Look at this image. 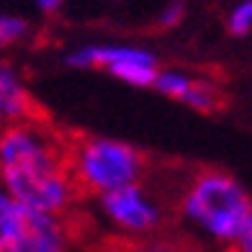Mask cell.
I'll return each mask as SVG.
<instances>
[{"instance_id": "obj_1", "label": "cell", "mask_w": 252, "mask_h": 252, "mask_svg": "<svg viewBox=\"0 0 252 252\" xmlns=\"http://www.w3.org/2000/svg\"><path fill=\"white\" fill-rule=\"evenodd\" d=\"M70 142L31 116L0 129V186L26 211L70 219L80 203V190L67 159Z\"/></svg>"}, {"instance_id": "obj_2", "label": "cell", "mask_w": 252, "mask_h": 252, "mask_svg": "<svg viewBox=\"0 0 252 252\" xmlns=\"http://www.w3.org/2000/svg\"><path fill=\"white\" fill-rule=\"evenodd\" d=\"M175 214L201 252H229L252 214V198L234 175L209 167L180 186Z\"/></svg>"}, {"instance_id": "obj_3", "label": "cell", "mask_w": 252, "mask_h": 252, "mask_svg": "<svg viewBox=\"0 0 252 252\" xmlns=\"http://www.w3.org/2000/svg\"><path fill=\"white\" fill-rule=\"evenodd\" d=\"M67 159L80 196L88 198H98L150 175L147 155L131 142L113 136H77L67 147Z\"/></svg>"}, {"instance_id": "obj_4", "label": "cell", "mask_w": 252, "mask_h": 252, "mask_svg": "<svg viewBox=\"0 0 252 252\" xmlns=\"http://www.w3.org/2000/svg\"><path fill=\"white\" fill-rule=\"evenodd\" d=\"M93 201L98 219L126 242L162 232L170 221V206L165 203V196L147 180L103 193Z\"/></svg>"}, {"instance_id": "obj_5", "label": "cell", "mask_w": 252, "mask_h": 252, "mask_svg": "<svg viewBox=\"0 0 252 252\" xmlns=\"http://www.w3.org/2000/svg\"><path fill=\"white\" fill-rule=\"evenodd\" d=\"M64 64L72 70H103L131 88H152L159 72V60L152 49L113 41L80 44L64 54Z\"/></svg>"}, {"instance_id": "obj_6", "label": "cell", "mask_w": 252, "mask_h": 252, "mask_svg": "<svg viewBox=\"0 0 252 252\" xmlns=\"http://www.w3.org/2000/svg\"><path fill=\"white\" fill-rule=\"evenodd\" d=\"M3 252H72L70 219L26 211V219Z\"/></svg>"}, {"instance_id": "obj_7", "label": "cell", "mask_w": 252, "mask_h": 252, "mask_svg": "<svg viewBox=\"0 0 252 252\" xmlns=\"http://www.w3.org/2000/svg\"><path fill=\"white\" fill-rule=\"evenodd\" d=\"M152 88L159 95L178 100L198 113H214L221 106V93L211 80L196 77L180 67H159Z\"/></svg>"}, {"instance_id": "obj_8", "label": "cell", "mask_w": 252, "mask_h": 252, "mask_svg": "<svg viewBox=\"0 0 252 252\" xmlns=\"http://www.w3.org/2000/svg\"><path fill=\"white\" fill-rule=\"evenodd\" d=\"M33 95L26 85L24 75L10 62H0V129L8 124L36 116Z\"/></svg>"}, {"instance_id": "obj_9", "label": "cell", "mask_w": 252, "mask_h": 252, "mask_svg": "<svg viewBox=\"0 0 252 252\" xmlns=\"http://www.w3.org/2000/svg\"><path fill=\"white\" fill-rule=\"evenodd\" d=\"M119 252H201V250L186 234H173V232H165L162 229L157 234L126 242Z\"/></svg>"}, {"instance_id": "obj_10", "label": "cell", "mask_w": 252, "mask_h": 252, "mask_svg": "<svg viewBox=\"0 0 252 252\" xmlns=\"http://www.w3.org/2000/svg\"><path fill=\"white\" fill-rule=\"evenodd\" d=\"M24 219H26V209L0 186V252H3L5 245L16 237Z\"/></svg>"}, {"instance_id": "obj_11", "label": "cell", "mask_w": 252, "mask_h": 252, "mask_svg": "<svg viewBox=\"0 0 252 252\" xmlns=\"http://www.w3.org/2000/svg\"><path fill=\"white\" fill-rule=\"evenodd\" d=\"M33 33V26L21 13H0V49H13L26 44Z\"/></svg>"}, {"instance_id": "obj_12", "label": "cell", "mask_w": 252, "mask_h": 252, "mask_svg": "<svg viewBox=\"0 0 252 252\" xmlns=\"http://www.w3.org/2000/svg\"><path fill=\"white\" fill-rule=\"evenodd\" d=\"M226 29L232 36H247L252 31V0H239L226 16Z\"/></svg>"}, {"instance_id": "obj_13", "label": "cell", "mask_w": 252, "mask_h": 252, "mask_svg": "<svg viewBox=\"0 0 252 252\" xmlns=\"http://www.w3.org/2000/svg\"><path fill=\"white\" fill-rule=\"evenodd\" d=\"M183 18H186V3H183V0H170V3L159 10L157 24L162 29H175V26L183 24Z\"/></svg>"}, {"instance_id": "obj_14", "label": "cell", "mask_w": 252, "mask_h": 252, "mask_svg": "<svg viewBox=\"0 0 252 252\" xmlns=\"http://www.w3.org/2000/svg\"><path fill=\"white\" fill-rule=\"evenodd\" d=\"M229 252H252V214H250L247 224L242 226V232H239V237L234 239V245H232Z\"/></svg>"}, {"instance_id": "obj_15", "label": "cell", "mask_w": 252, "mask_h": 252, "mask_svg": "<svg viewBox=\"0 0 252 252\" xmlns=\"http://www.w3.org/2000/svg\"><path fill=\"white\" fill-rule=\"evenodd\" d=\"M33 3V8L39 10V13H44V16H52V13H57L67 0H31Z\"/></svg>"}]
</instances>
